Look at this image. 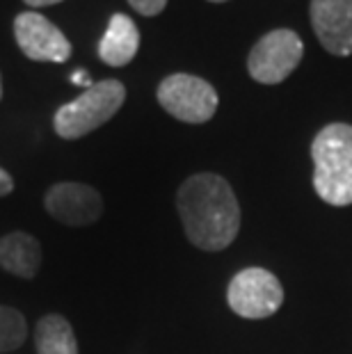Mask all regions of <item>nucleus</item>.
<instances>
[{
	"label": "nucleus",
	"mask_w": 352,
	"mask_h": 354,
	"mask_svg": "<svg viewBox=\"0 0 352 354\" xmlns=\"http://www.w3.org/2000/svg\"><path fill=\"white\" fill-rule=\"evenodd\" d=\"M0 268L21 279L37 277L41 268V245L30 233H7L0 238Z\"/></svg>",
	"instance_id": "obj_10"
},
{
	"label": "nucleus",
	"mask_w": 352,
	"mask_h": 354,
	"mask_svg": "<svg viewBox=\"0 0 352 354\" xmlns=\"http://www.w3.org/2000/svg\"><path fill=\"white\" fill-rule=\"evenodd\" d=\"M14 190V180H12V176L7 174V171L0 167V197H7Z\"/></svg>",
	"instance_id": "obj_15"
},
{
	"label": "nucleus",
	"mask_w": 352,
	"mask_h": 354,
	"mask_svg": "<svg viewBox=\"0 0 352 354\" xmlns=\"http://www.w3.org/2000/svg\"><path fill=\"white\" fill-rule=\"evenodd\" d=\"M126 101V87L119 80H99L78 99L57 108L53 117L55 133L62 140H80L99 126L108 124Z\"/></svg>",
	"instance_id": "obj_3"
},
{
	"label": "nucleus",
	"mask_w": 352,
	"mask_h": 354,
	"mask_svg": "<svg viewBox=\"0 0 352 354\" xmlns=\"http://www.w3.org/2000/svg\"><path fill=\"white\" fill-rule=\"evenodd\" d=\"M55 3H62V0H26V5H33V7H46Z\"/></svg>",
	"instance_id": "obj_17"
},
{
	"label": "nucleus",
	"mask_w": 352,
	"mask_h": 354,
	"mask_svg": "<svg viewBox=\"0 0 352 354\" xmlns=\"http://www.w3.org/2000/svg\"><path fill=\"white\" fill-rule=\"evenodd\" d=\"M37 354H78V343L69 320L57 313H48L37 322L35 329Z\"/></svg>",
	"instance_id": "obj_12"
},
{
	"label": "nucleus",
	"mask_w": 352,
	"mask_h": 354,
	"mask_svg": "<svg viewBox=\"0 0 352 354\" xmlns=\"http://www.w3.org/2000/svg\"><path fill=\"white\" fill-rule=\"evenodd\" d=\"M313 190L329 206L352 203V126L329 124L313 138Z\"/></svg>",
	"instance_id": "obj_2"
},
{
	"label": "nucleus",
	"mask_w": 352,
	"mask_h": 354,
	"mask_svg": "<svg viewBox=\"0 0 352 354\" xmlns=\"http://www.w3.org/2000/svg\"><path fill=\"white\" fill-rule=\"evenodd\" d=\"M231 311L247 320L270 318L284 304V288L272 272L263 268H245L227 288Z\"/></svg>",
	"instance_id": "obj_5"
},
{
	"label": "nucleus",
	"mask_w": 352,
	"mask_h": 354,
	"mask_svg": "<svg viewBox=\"0 0 352 354\" xmlns=\"http://www.w3.org/2000/svg\"><path fill=\"white\" fill-rule=\"evenodd\" d=\"M14 37L24 55L35 62L62 64L71 55V44L64 32L39 12H21L14 19Z\"/></svg>",
	"instance_id": "obj_7"
},
{
	"label": "nucleus",
	"mask_w": 352,
	"mask_h": 354,
	"mask_svg": "<svg viewBox=\"0 0 352 354\" xmlns=\"http://www.w3.org/2000/svg\"><path fill=\"white\" fill-rule=\"evenodd\" d=\"M28 325L17 308L0 306V352L17 350L26 343Z\"/></svg>",
	"instance_id": "obj_13"
},
{
	"label": "nucleus",
	"mask_w": 352,
	"mask_h": 354,
	"mask_svg": "<svg viewBox=\"0 0 352 354\" xmlns=\"http://www.w3.org/2000/svg\"><path fill=\"white\" fill-rule=\"evenodd\" d=\"M48 215L66 227H85L101 217L103 199L92 185L57 183L44 197Z\"/></svg>",
	"instance_id": "obj_8"
},
{
	"label": "nucleus",
	"mask_w": 352,
	"mask_h": 354,
	"mask_svg": "<svg viewBox=\"0 0 352 354\" xmlns=\"http://www.w3.org/2000/svg\"><path fill=\"white\" fill-rule=\"evenodd\" d=\"M71 82H76V85H82L85 89H89V87L94 85L92 78H89V73H87V71H82V69L73 73V76H71Z\"/></svg>",
	"instance_id": "obj_16"
},
{
	"label": "nucleus",
	"mask_w": 352,
	"mask_h": 354,
	"mask_svg": "<svg viewBox=\"0 0 352 354\" xmlns=\"http://www.w3.org/2000/svg\"><path fill=\"white\" fill-rule=\"evenodd\" d=\"M129 5L142 17H156L165 10L167 0H129Z\"/></svg>",
	"instance_id": "obj_14"
},
{
	"label": "nucleus",
	"mask_w": 352,
	"mask_h": 354,
	"mask_svg": "<svg viewBox=\"0 0 352 354\" xmlns=\"http://www.w3.org/2000/svg\"><path fill=\"white\" fill-rule=\"evenodd\" d=\"M156 96L165 112L185 124H206L217 110L215 87L190 73H172L158 85Z\"/></svg>",
	"instance_id": "obj_6"
},
{
	"label": "nucleus",
	"mask_w": 352,
	"mask_h": 354,
	"mask_svg": "<svg viewBox=\"0 0 352 354\" xmlns=\"http://www.w3.org/2000/svg\"><path fill=\"white\" fill-rule=\"evenodd\" d=\"M178 217L188 240L204 252H222L241 231V206L229 180L201 171L183 180L176 192Z\"/></svg>",
	"instance_id": "obj_1"
},
{
	"label": "nucleus",
	"mask_w": 352,
	"mask_h": 354,
	"mask_svg": "<svg viewBox=\"0 0 352 354\" xmlns=\"http://www.w3.org/2000/svg\"><path fill=\"white\" fill-rule=\"evenodd\" d=\"M0 99H3V78H0Z\"/></svg>",
	"instance_id": "obj_18"
},
{
	"label": "nucleus",
	"mask_w": 352,
	"mask_h": 354,
	"mask_svg": "<svg viewBox=\"0 0 352 354\" xmlns=\"http://www.w3.org/2000/svg\"><path fill=\"white\" fill-rule=\"evenodd\" d=\"M311 24L332 55H352V0H311Z\"/></svg>",
	"instance_id": "obj_9"
},
{
	"label": "nucleus",
	"mask_w": 352,
	"mask_h": 354,
	"mask_svg": "<svg viewBox=\"0 0 352 354\" xmlns=\"http://www.w3.org/2000/svg\"><path fill=\"white\" fill-rule=\"evenodd\" d=\"M211 3H227V0H211Z\"/></svg>",
	"instance_id": "obj_19"
},
{
	"label": "nucleus",
	"mask_w": 352,
	"mask_h": 354,
	"mask_svg": "<svg viewBox=\"0 0 352 354\" xmlns=\"http://www.w3.org/2000/svg\"><path fill=\"white\" fill-rule=\"evenodd\" d=\"M304 55L302 39L288 28H279L268 32L254 44L247 57V71L257 82L263 85H279L297 69Z\"/></svg>",
	"instance_id": "obj_4"
},
{
	"label": "nucleus",
	"mask_w": 352,
	"mask_h": 354,
	"mask_svg": "<svg viewBox=\"0 0 352 354\" xmlns=\"http://www.w3.org/2000/svg\"><path fill=\"white\" fill-rule=\"evenodd\" d=\"M140 32L138 26L126 17L115 14L106 28V35L99 41V57L110 66H124L138 55Z\"/></svg>",
	"instance_id": "obj_11"
}]
</instances>
